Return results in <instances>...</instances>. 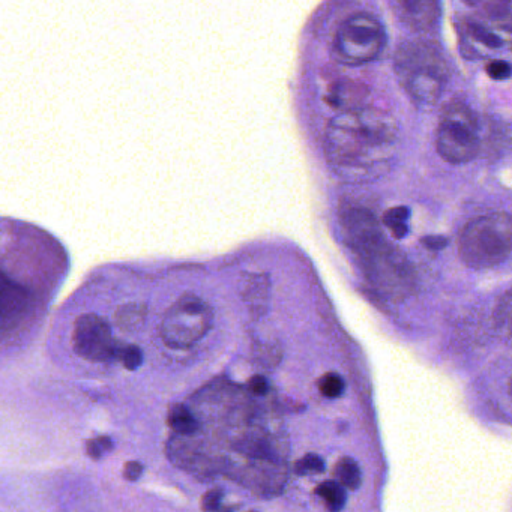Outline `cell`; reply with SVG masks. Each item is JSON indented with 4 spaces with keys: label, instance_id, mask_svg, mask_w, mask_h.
I'll return each mask as SVG.
<instances>
[{
    "label": "cell",
    "instance_id": "4",
    "mask_svg": "<svg viewBox=\"0 0 512 512\" xmlns=\"http://www.w3.org/2000/svg\"><path fill=\"white\" fill-rule=\"evenodd\" d=\"M512 221L505 212L484 215L461 230L458 251L469 268L488 269L500 265L511 254Z\"/></svg>",
    "mask_w": 512,
    "mask_h": 512
},
{
    "label": "cell",
    "instance_id": "13",
    "mask_svg": "<svg viewBox=\"0 0 512 512\" xmlns=\"http://www.w3.org/2000/svg\"><path fill=\"white\" fill-rule=\"evenodd\" d=\"M167 422H169L170 428L181 436H191L199 430V421L184 404L172 406Z\"/></svg>",
    "mask_w": 512,
    "mask_h": 512
},
{
    "label": "cell",
    "instance_id": "19",
    "mask_svg": "<svg viewBox=\"0 0 512 512\" xmlns=\"http://www.w3.org/2000/svg\"><path fill=\"white\" fill-rule=\"evenodd\" d=\"M344 380L340 374L337 373H326L320 377L319 380V391L323 397L326 398H338L343 395L344 392Z\"/></svg>",
    "mask_w": 512,
    "mask_h": 512
},
{
    "label": "cell",
    "instance_id": "26",
    "mask_svg": "<svg viewBox=\"0 0 512 512\" xmlns=\"http://www.w3.org/2000/svg\"><path fill=\"white\" fill-rule=\"evenodd\" d=\"M421 242L424 247L433 251L443 250L448 245V239L443 238V236H425Z\"/></svg>",
    "mask_w": 512,
    "mask_h": 512
},
{
    "label": "cell",
    "instance_id": "8",
    "mask_svg": "<svg viewBox=\"0 0 512 512\" xmlns=\"http://www.w3.org/2000/svg\"><path fill=\"white\" fill-rule=\"evenodd\" d=\"M74 350L86 361L107 362L116 356L109 323L97 314H83L74 325Z\"/></svg>",
    "mask_w": 512,
    "mask_h": 512
},
{
    "label": "cell",
    "instance_id": "14",
    "mask_svg": "<svg viewBox=\"0 0 512 512\" xmlns=\"http://www.w3.org/2000/svg\"><path fill=\"white\" fill-rule=\"evenodd\" d=\"M410 211L406 206H395L383 212L382 224L389 230L392 238L403 239L409 233Z\"/></svg>",
    "mask_w": 512,
    "mask_h": 512
},
{
    "label": "cell",
    "instance_id": "16",
    "mask_svg": "<svg viewBox=\"0 0 512 512\" xmlns=\"http://www.w3.org/2000/svg\"><path fill=\"white\" fill-rule=\"evenodd\" d=\"M316 494L329 512H340L346 505V491L338 482L325 481L316 488Z\"/></svg>",
    "mask_w": 512,
    "mask_h": 512
},
{
    "label": "cell",
    "instance_id": "20",
    "mask_svg": "<svg viewBox=\"0 0 512 512\" xmlns=\"http://www.w3.org/2000/svg\"><path fill=\"white\" fill-rule=\"evenodd\" d=\"M116 355L121 359L122 364L127 370L136 371L140 365L143 364V352L140 350V347L130 346L118 347L116 349Z\"/></svg>",
    "mask_w": 512,
    "mask_h": 512
},
{
    "label": "cell",
    "instance_id": "29",
    "mask_svg": "<svg viewBox=\"0 0 512 512\" xmlns=\"http://www.w3.org/2000/svg\"><path fill=\"white\" fill-rule=\"evenodd\" d=\"M254 512V511H253Z\"/></svg>",
    "mask_w": 512,
    "mask_h": 512
},
{
    "label": "cell",
    "instance_id": "27",
    "mask_svg": "<svg viewBox=\"0 0 512 512\" xmlns=\"http://www.w3.org/2000/svg\"><path fill=\"white\" fill-rule=\"evenodd\" d=\"M250 389L253 394L266 395L269 392L268 380L263 376H254L253 379L250 380Z\"/></svg>",
    "mask_w": 512,
    "mask_h": 512
},
{
    "label": "cell",
    "instance_id": "24",
    "mask_svg": "<svg viewBox=\"0 0 512 512\" xmlns=\"http://www.w3.org/2000/svg\"><path fill=\"white\" fill-rule=\"evenodd\" d=\"M497 319L500 320V325H505L509 328V319H511V298L509 292L505 293V299L500 301V314H496Z\"/></svg>",
    "mask_w": 512,
    "mask_h": 512
},
{
    "label": "cell",
    "instance_id": "9",
    "mask_svg": "<svg viewBox=\"0 0 512 512\" xmlns=\"http://www.w3.org/2000/svg\"><path fill=\"white\" fill-rule=\"evenodd\" d=\"M31 298L25 287L0 274V335L13 331L25 320Z\"/></svg>",
    "mask_w": 512,
    "mask_h": 512
},
{
    "label": "cell",
    "instance_id": "11",
    "mask_svg": "<svg viewBox=\"0 0 512 512\" xmlns=\"http://www.w3.org/2000/svg\"><path fill=\"white\" fill-rule=\"evenodd\" d=\"M241 295L253 316L266 313L271 293V280L266 274H244L241 281Z\"/></svg>",
    "mask_w": 512,
    "mask_h": 512
},
{
    "label": "cell",
    "instance_id": "7",
    "mask_svg": "<svg viewBox=\"0 0 512 512\" xmlns=\"http://www.w3.org/2000/svg\"><path fill=\"white\" fill-rule=\"evenodd\" d=\"M386 32L382 23L370 14H355L338 29L335 55L340 62L362 65L374 61L382 53Z\"/></svg>",
    "mask_w": 512,
    "mask_h": 512
},
{
    "label": "cell",
    "instance_id": "23",
    "mask_svg": "<svg viewBox=\"0 0 512 512\" xmlns=\"http://www.w3.org/2000/svg\"><path fill=\"white\" fill-rule=\"evenodd\" d=\"M221 499H223V491L209 490L203 496L202 509L205 512H218L221 508Z\"/></svg>",
    "mask_w": 512,
    "mask_h": 512
},
{
    "label": "cell",
    "instance_id": "28",
    "mask_svg": "<svg viewBox=\"0 0 512 512\" xmlns=\"http://www.w3.org/2000/svg\"><path fill=\"white\" fill-rule=\"evenodd\" d=\"M86 452H88L92 460H100L106 451H104L103 446L100 445L97 437H95V439L88 440V443H86Z\"/></svg>",
    "mask_w": 512,
    "mask_h": 512
},
{
    "label": "cell",
    "instance_id": "3",
    "mask_svg": "<svg viewBox=\"0 0 512 512\" xmlns=\"http://www.w3.org/2000/svg\"><path fill=\"white\" fill-rule=\"evenodd\" d=\"M395 73L410 97L422 104L437 103L449 76L442 52L427 41L401 44L395 55Z\"/></svg>",
    "mask_w": 512,
    "mask_h": 512
},
{
    "label": "cell",
    "instance_id": "6",
    "mask_svg": "<svg viewBox=\"0 0 512 512\" xmlns=\"http://www.w3.org/2000/svg\"><path fill=\"white\" fill-rule=\"evenodd\" d=\"M212 320V308L199 296L187 293L164 316L161 338L172 349H187L208 334Z\"/></svg>",
    "mask_w": 512,
    "mask_h": 512
},
{
    "label": "cell",
    "instance_id": "18",
    "mask_svg": "<svg viewBox=\"0 0 512 512\" xmlns=\"http://www.w3.org/2000/svg\"><path fill=\"white\" fill-rule=\"evenodd\" d=\"M467 29H469L470 37L473 40L478 41L479 44L488 47V49L496 50L503 46L502 38L499 35L493 34V32L488 31V28L479 25V23H469Z\"/></svg>",
    "mask_w": 512,
    "mask_h": 512
},
{
    "label": "cell",
    "instance_id": "21",
    "mask_svg": "<svg viewBox=\"0 0 512 512\" xmlns=\"http://www.w3.org/2000/svg\"><path fill=\"white\" fill-rule=\"evenodd\" d=\"M325 469L322 458L316 454H307L296 463L295 470L298 475L304 476L307 473H319Z\"/></svg>",
    "mask_w": 512,
    "mask_h": 512
},
{
    "label": "cell",
    "instance_id": "15",
    "mask_svg": "<svg viewBox=\"0 0 512 512\" xmlns=\"http://www.w3.org/2000/svg\"><path fill=\"white\" fill-rule=\"evenodd\" d=\"M335 475L338 478V484L341 487L349 488V490H358L362 484V473L361 467L356 463L353 458L344 457L338 461L337 466H335Z\"/></svg>",
    "mask_w": 512,
    "mask_h": 512
},
{
    "label": "cell",
    "instance_id": "10",
    "mask_svg": "<svg viewBox=\"0 0 512 512\" xmlns=\"http://www.w3.org/2000/svg\"><path fill=\"white\" fill-rule=\"evenodd\" d=\"M368 94H370V91L364 83L344 79L332 83L325 101L329 106L340 110L341 113H349L364 109Z\"/></svg>",
    "mask_w": 512,
    "mask_h": 512
},
{
    "label": "cell",
    "instance_id": "25",
    "mask_svg": "<svg viewBox=\"0 0 512 512\" xmlns=\"http://www.w3.org/2000/svg\"><path fill=\"white\" fill-rule=\"evenodd\" d=\"M143 464L139 461H128L124 467V476L128 481H137L142 476Z\"/></svg>",
    "mask_w": 512,
    "mask_h": 512
},
{
    "label": "cell",
    "instance_id": "5",
    "mask_svg": "<svg viewBox=\"0 0 512 512\" xmlns=\"http://www.w3.org/2000/svg\"><path fill=\"white\" fill-rule=\"evenodd\" d=\"M436 145L446 163H469L478 155V121L463 101L451 100L443 106Z\"/></svg>",
    "mask_w": 512,
    "mask_h": 512
},
{
    "label": "cell",
    "instance_id": "2",
    "mask_svg": "<svg viewBox=\"0 0 512 512\" xmlns=\"http://www.w3.org/2000/svg\"><path fill=\"white\" fill-rule=\"evenodd\" d=\"M344 239L358 257L367 280L389 298H406L415 289V275L395 245L386 239L380 221L365 208L341 214Z\"/></svg>",
    "mask_w": 512,
    "mask_h": 512
},
{
    "label": "cell",
    "instance_id": "17",
    "mask_svg": "<svg viewBox=\"0 0 512 512\" xmlns=\"http://www.w3.org/2000/svg\"><path fill=\"white\" fill-rule=\"evenodd\" d=\"M145 316V305L127 304L119 308L118 313H116V322H118L121 328L133 331V329L139 328L142 325Z\"/></svg>",
    "mask_w": 512,
    "mask_h": 512
},
{
    "label": "cell",
    "instance_id": "12",
    "mask_svg": "<svg viewBox=\"0 0 512 512\" xmlns=\"http://www.w3.org/2000/svg\"><path fill=\"white\" fill-rule=\"evenodd\" d=\"M403 20L415 31H428L439 19L440 7L437 2L418 0L400 4Z\"/></svg>",
    "mask_w": 512,
    "mask_h": 512
},
{
    "label": "cell",
    "instance_id": "1",
    "mask_svg": "<svg viewBox=\"0 0 512 512\" xmlns=\"http://www.w3.org/2000/svg\"><path fill=\"white\" fill-rule=\"evenodd\" d=\"M397 131L395 119L382 110L340 113L326 128V160L347 181L379 178L388 170Z\"/></svg>",
    "mask_w": 512,
    "mask_h": 512
},
{
    "label": "cell",
    "instance_id": "22",
    "mask_svg": "<svg viewBox=\"0 0 512 512\" xmlns=\"http://www.w3.org/2000/svg\"><path fill=\"white\" fill-rule=\"evenodd\" d=\"M485 71H487L490 79L496 80V82H503V80H508L509 76H511V65L505 61H491L488 62Z\"/></svg>",
    "mask_w": 512,
    "mask_h": 512
}]
</instances>
